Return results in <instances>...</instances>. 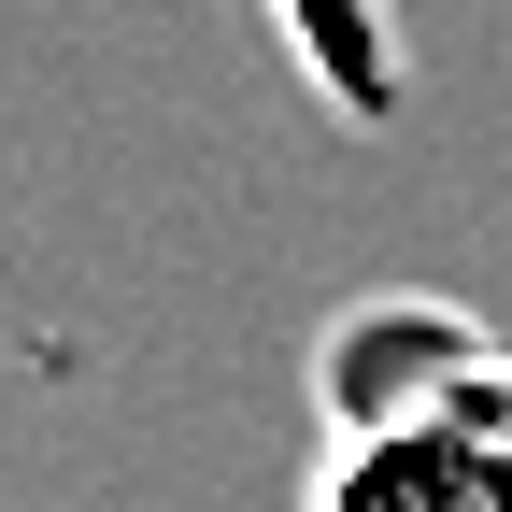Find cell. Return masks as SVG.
Instances as JSON below:
<instances>
[{"mask_svg":"<svg viewBox=\"0 0 512 512\" xmlns=\"http://www.w3.org/2000/svg\"><path fill=\"white\" fill-rule=\"evenodd\" d=\"M498 356H512V342L484 328V313L427 299V285H370V299H342L328 328H313V441L413 427V413H441V399H470Z\"/></svg>","mask_w":512,"mask_h":512,"instance_id":"obj_1","label":"cell"},{"mask_svg":"<svg viewBox=\"0 0 512 512\" xmlns=\"http://www.w3.org/2000/svg\"><path fill=\"white\" fill-rule=\"evenodd\" d=\"M299 512H512V356L470 384V399L413 413V427L313 441Z\"/></svg>","mask_w":512,"mask_h":512,"instance_id":"obj_2","label":"cell"}]
</instances>
